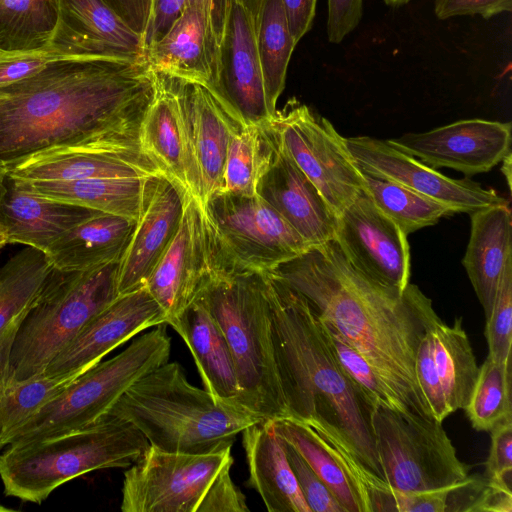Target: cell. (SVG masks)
<instances>
[{"instance_id":"6da1fadb","label":"cell","mask_w":512,"mask_h":512,"mask_svg":"<svg viewBox=\"0 0 512 512\" xmlns=\"http://www.w3.org/2000/svg\"><path fill=\"white\" fill-rule=\"evenodd\" d=\"M157 92L145 57L63 58L0 87V161L77 145L163 174L142 151L140 129Z\"/></svg>"},{"instance_id":"7a4b0ae2","label":"cell","mask_w":512,"mask_h":512,"mask_svg":"<svg viewBox=\"0 0 512 512\" xmlns=\"http://www.w3.org/2000/svg\"><path fill=\"white\" fill-rule=\"evenodd\" d=\"M267 272L300 293L317 317L373 367L409 410L432 418L417 386L415 356L437 313L418 286L409 283L399 291L364 276L334 240Z\"/></svg>"},{"instance_id":"3957f363","label":"cell","mask_w":512,"mask_h":512,"mask_svg":"<svg viewBox=\"0 0 512 512\" xmlns=\"http://www.w3.org/2000/svg\"><path fill=\"white\" fill-rule=\"evenodd\" d=\"M262 275L289 417L321 419L336 427L363 463L380 476L370 421L372 404L341 366L324 324L308 301L270 272Z\"/></svg>"},{"instance_id":"277c9868","label":"cell","mask_w":512,"mask_h":512,"mask_svg":"<svg viewBox=\"0 0 512 512\" xmlns=\"http://www.w3.org/2000/svg\"><path fill=\"white\" fill-rule=\"evenodd\" d=\"M109 413L133 424L150 446L186 454L231 449L238 434L263 420L193 386L181 365L169 361L132 384Z\"/></svg>"},{"instance_id":"5b68a950","label":"cell","mask_w":512,"mask_h":512,"mask_svg":"<svg viewBox=\"0 0 512 512\" xmlns=\"http://www.w3.org/2000/svg\"><path fill=\"white\" fill-rule=\"evenodd\" d=\"M148 447V440L133 424L108 412L80 429L8 446L0 455L4 493L41 503L76 477L131 466Z\"/></svg>"},{"instance_id":"8992f818","label":"cell","mask_w":512,"mask_h":512,"mask_svg":"<svg viewBox=\"0 0 512 512\" xmlns=\"http://www.w3.org/2000/svg\"><path fill=\"white\" fill-rule=\"evenodd\" d=\"M197 296L229 346L240 405L265 421L289 417L277 371L262 273L212 275Z\"/></svg>"},{"instance_id":"52a82bcc","label":"cell","mask_w":512,"mask_h":512,"mask_svg":"<svg viewBox=\"0 0 512 512\" xmlns=\"http://www.w3.org/2000/svg\"><path fill=\"white\" fill-rule=\"evenodd\" d=\"M119 262L85 271L52 267L16 333L6 385L43 374L82 328L119 296Z\"/></svg>"},{"instance_id":"ba28073f","label":"cell","mask_w":512,"mask_h":512,"mask_svg":"<svg viewBox=\"0 0 512 512\" xmlns=\"http://www.w3.org/2000/svg\"><path fill=\"white\" fill-rule=\"evenodd\" d=\"M201 212L210 276L271 271L312 248L258 194L219 190Z\"/></svg>"},{"instance_id":"9c48e42d","label":"cell","mask_w":512,"mask_h":512,"mask_svg":"<svg viewBox=\"0 0 512 512\" xmlns=\"http://www.w3.org/2000/svg\"><path fill=\"white\" fill-rule=\"evenodd\" d=\"M166 325L155 326L113 358L73 379L15 433L10 445L77 430L107 414L132 384L168 362L171 337Z\"/></svg>"},{"instance_id":"30bf717a","label":"cell","mask_w":512,"mask_h":512,"mask_svg":"<svg viewBox=\"0 0 512 512\" xmlns=\"http://www.w3.org/2000/svg\"><path fill=\"white\" fill-rule=\"evenodd\" d=\"M370 421L380 477L393 489H445L469 476L441 422L381 404L373 407Z\"/></svg>"},{"instance_id":"8fae6325","label":"cell","mask_w":512,"mask_h":512,"mask_svg":"<svg viewBox=\"0 0 512 512\" xmlns=\"http://www.w3.org/2000/svg\"><path fill=\"white\" fill-rule=\"evenodd\" d=\"M268 123L282 149L338 216L363 190L362 172L345 138L329 120L296 99L276 110Z\"/></svg>"},{"instance_id":"7c38bea8","label":"cell","mask_w":512,"mask_h":512,"mask_svg":"<svg viewBox=\"0 0 512 512\" xmlns=\"http://www.w3.org/2000/svg\"><path fill=\"white\" fill-rule=\"evenodd\" d=\"M232 464L231 449L186 454L149 445L124 473L120 508L123 512H198L213 481Z\"/></svg>"},{"instance_id":"4fadbf2b","label":"cell","mask_w":512,"mask_h":512,"mask_svg":"<svg viewBox=\"0 0 512 512\" xmlns=\"http://www.w3.org/2000/svg\"><path fill=\"white\" fill-rule=\"evenodd\" d=\"M173 80L184 137L190 196L203 206L223 189V170L231 138L246 123L207 86Z\"/></svg>"},{"instance_id":"5bb4252c","label":"cell","mask_w":512,"mask_h":512,"mask_svg":"<svg viewBox=\"0 0 512 512\" xmlns=\"http://www.w3.org/2000/svg\"><path fill=\"white\" fill-rule=\"evenodd\" d=\"M478 371L462 318H455L449 326L436 315L427 325L415 356L417 386L433 419L442 423L453 412L466 408Z\"/></svg>"},{"instance_id":"9a60e30c","label":"cell","mask_w":512,"mask_h":512,"mask_svg":"<svg viewBox=\"0 0 512 512\" xmlns=\"http://www.w3.org/2000/svg\"><path fill=\"white\" fill-rule=\"evenodd\" d=\"M230 1L187 0L168 32L145 51L152 70L213 91Z\"/></svg>"},{"instance_id":"2e32d148","label":"cell","mask_w":512,"mask_h":512,"mask_svg":"<svg viewBox=\"0 0 512 512\" xmlns=\"http://www.w3.org/2000/svg\"><path fill=\"white\" fill-rule=\"evenodd\" d=\"M334 241L364 276L399 291L410 280V247L400 228L362 190L337 216Z\"/></svg>"},{"instance_id":"e0dca14e","label":"cell","mask_w":512,"mask_h":512,"mask_svg":"<svg viewBox=\"0 0 512 512\" xmlns=\"http://www.w3.org/2000/svg\"><path fill=\"white\" fill-rule=\"evenodd\" d=\"M346 146L361 171L401 184L439 201L455 213H472L508 201L492 189L468 179L449 178L434 168L370 136L345 138Z\"/></svg>"},{"instance_id":"ac0fdd59","label":"cell","mask_w":512,"mask_h":512,"mask_svg":"<svg viewBox=\"0 0 512 512\" xmlns=\"http://www.w3.org/2000/svg\"><path fill=\"white\" fill-rule=\"evenodd\" d=\"M387 142L434 169L451 168L471 176L490 171L511 151V123L460 120Z\"/></svg>"},{"instance_id":"d6986e66","label":"cell","mask_w":512,"mask_h":512,"mask_svg":"<svg viewBox=\"0 0 512 512\" xmlns=\"http://www.w3.org/2000/svg\"><path fill=\"white\" fill-rule=\"evenodd\" d=\"M159 324H167V316L145 286L119 295L52 359L44 374L76 378L136 334Z\"/></svg>"},{"instance_id":"ffe728a7","label":"cell","mask_w":512,"mask_h":512,"mask_svg":"<svg viewBox=\"0 0 512 512\" xmlns=\"http://www.w3.org/2000/svg\"><path fill=\"white\" fill-rule=\"evenodd\" d=\"M188 197L164 174L147 178L142 211L119 262V295L145 286L178 231Z\"/></svg>"},{"instance_id":"44dd1931","label":"cell","mask_w":512,"mask_h":512,"mask_svg":"<svg viewBox=\"0 0 512 512\" xmlns=\"http://www.w3.org/2000/svg\"><path fill=\"white\" fill-rule=\"evenodd\" d=\"M213 92L246 124L262 123L273 116L257 52L255 18L242 0L230 1Z\"/></svg>"},{"instance_id":"7402d4cb","label":"cell","mask_w":512,"mask_h":512,"mask_svg":"<svg viewBox=\"0 0 512 512\" xmlns=\"http://www.w3.org/2000/svg\"><path fill=\"white\" fill-rule=\"evenodd\" d=\"M210 275L201 207L190 196L178 231L145 287L164 310L168 324L195 300Z\"/></svg>"},{"instance_id":"603a6c76","label":"cell","mask_w":512,"mask_h":512,"mask_svg":"<svg viewBox=\"0 0 512 512\" xmlns=\"http://www.w3.org/2000/svg\"><path fill=\"white\" fill-rule=\"evenodd\" d=\"M50 46L74 58H143L141 34L105 0H59Z\"/></svg>"},{"instance_id":"cb8c5ba5","label":"cell","mask_w":512,"mask_h":512,"mask_svg":"<svg viewBox=\"0 0 512 512\" xmlns=\"http://www.w3.org/2000/svg\"><path fill=\"white\" fill-rule=\"evenodd\" d=\"M277 145L273 162L258 183L257 194L311 247L334 240L337 214L278 141Z\"/></svg>"},{"instance_id":"d4e9b609","label":"cell","mask_w":512,"mask_h":512,"mask_svg":"<svg viewBox=\"0 0 512 512\" xmlns=\"http://www.w3.org/2000/svg\"><path fill=\"white\" fill-rule=\"evenodd\" d=\"M98 211L34 193L6 174L0 193V228L8 243L43 252L66 231Z\"/></svg>"},{"instance_id":"484cf974","label":"cell","mask_w":512,"mask_h":512,"mask_svg":"<svg viewBox=\"0 0 512 512\" xmlns=\"http://www.w3.org/2000/svg\"><path fill=\"white\" fill-rule=\"evenodd\" d=\"M249 477L269 512H311L297 484L272 420H262L242 432Z\"/></svg>"},{"instance_id":"4316f807","label":"cell","mask_w":512,"mask_h":512,"mask_svg":"<svg viewBox=\"0 0 512 512\" xmlns=\"http://www.w3.org/2000/svg\"><path fill=\"white\" fill-rule=\"evenodd\" d=\"M168 325L190 349L205 389L219 402L240 405L238 381L229 346L202 299L197 296Z\"/></svg>"},{"instance_id":"83f0119b","label":"cell","mask_w":512,"mask_h":512,"mask_svg":"<svg viewBox=\"0 0 512 512\" xmlns=\"http://www.w3.org/2000/svg\"><path fill=\"white\" fill-rule=\"evenodd\" d=\"M471 229L462 264L487 318L506 263L512 258L509 203L470 213Z\"/></svg>"},{"instance_id":"f1b7e54d","label":"cell","mask_w":512,"mask_h":512,"mask_svg":"<svg viewBox=\"0 0 512 512\" xmlns=\"http://www.w3.org/2000/svg\"><path fill=\"white\" fill-rule=\"evenodd\" d=\"M6 168L8 175L23 181H77L156 175L130 159L77 145L45 149L9 163Z\"/></svg>"},{"instance_id":"f546056e","label":"cell","mask_w":512,"mask_h":512,"mask_svg":"<svg viewBox=\"0 0 512 512\" xmlns=\"http://www.w3.org/2000/svg\"><path fill=\"white\" fill-rule=\"evenodd\" d=\"M136 222L97 212L61 235L45 254L53 267L67 271H85L119 261Z\"/></svg>"},{"instance_id":"4dcf8cb0","label":"cell","mask_w":512,"mask_h":512,"mask_svg":"<svg viewBox=\"0 0 512 512\" xmlns=\"http://www.w3.org/2000/svg\"><path fill=\"white\" fill-rule=\"evenodd\" d=\"M45 252L26 246L0 268V390L18 328L52 269Z\"/></svg>"},{"instance_id":"1f68e13d","label":"cell","mask_w":512,"mask_h":512,"mask_svg":"<svg viewBox=\"0 0 512 512\" xmlns=\"http://www.w3.org/2000/svg\"><path fill=\"white\" fill-rule=\"evenodd\" d=\"M143 153L188 194L184 137L173 80L157 73V92L140 129ZM190 195V194H189Z\"/></svg>"},{"instance_id":"d6a6232c","label":"cell","mask_w":512,"mask_h":512,"mask_svg":"<svg viewBox=\"0 0 512 512\" xmlns=\"http://www.w3.org/2000/svg\"><path fill=\"white\" fill-rule=\"evenodd\" d=\"M148 177L20 181L30 191L46 198L137 221L142 211Z\"/></svg>"},{"instance_id":"836d02e7","label":"cell","mask_w":512,"mask_h":512,"mask_svg":"<svg viewBox=\"0 0 512 512\" xmlns=\"http://www.w3.org/2000/svg\"><path fill=\"white\" fill-rule=\"evenodd\" d=\"M255 36L268 107L276 112L296 46L281 0H262L255 18Z\"/></svg>"},{"instance_id":"e575fe53","label":"cell","mask_w":512,"mask_h":512,"mask_svg":"<svg viewBox=\"0 0 512 512\" xmlns=\"http://www.w3.org/2000/svg\"><path fill=\"white\" fill-rule=\"evenodd\" d=\"M277 147L268 120L246 124L230 140L222 190L244 196L256 195L258 183L271 166Z\"/></svg>"},{"instance_id":"d590c367","label":"cell","mask_w":512,"mask_h":512,"mask_svg":"<svg viewBox=\"0 0 512 512\" xmlns=\"http://www.w3.org/2000/svg\"><path fill=\"white\" fill-rule=\"evenodd\" d=\"M272 424L276 434L304 458L345 512H363L361 501L350 480L311 426L292 417L272 420Z\"/></svg>"},{"instance_id":"8d00e7d4","label":"cell","mask_w":512,"mask_h":512,"mask_svg":"<svg viewBox=\"0 0 512 512\" xmlns=\"http://www.w3.org/2000/svg\"><path fill=\"white\" fill-rule=\"evenodd\" d=\"M361 172L363 191L407 236L455 213L449 206L401 184Z\"/></svg>"},{"instance_id":"74e56055","label":"cell","mask_w":512,"mask_h":512,"mask_svg":"<svg viewBox=\"0 0 512 512\" xmlns=\"http://www.w3.org/2000/svg\"><path fill=\"white\" fill-rule=\"evenodd\" d=\"M59 0H0V51H33L50 46Z\"/></svg>"},{"instance_id":"f35d334b","label":"cell","mask_w":512,"mask_h":512,"mask_svg":"<svg viewBox=\"0 0 512 512\" xmlns=\"http://www.w3.org/2000/svg\"><path fill=\"white\" fill-rule=\"evenodd\" d=\"M74 377L46 374L12 382L0 390V450L9 446L15 433L47 403L63 391Z\"/></svg>"},{"instance_id":"ab89813d","label":"cell","mask_w":512,"mask_h":512,"mask_svg":"<svg viewBox=\"0 0 512 512\" xmlns=\"http://www.w3.org/2000/svg\"><path fill=\"white\" fill-rule=\"evenodd\" d=\"M511 378L512 360L498 363L487 356L479 367L464 409L475 430L490 432L497 425L512 420Z\"/></svg>"},{"instance_id":"60d3db41","label":"cell","mask_w":512,"mask_h":512,"mask_svg":"<svg viewBox=\"0 0 512 512\" xmlns=\"http://www.w3.org/2000/svg\"><path fill=\"white\" fill-rule=\"evenodd\" d=\"M324 326L341 366L366 395L373 407L376 404H381L397 411H411L353 347L326 324Z\"/></svg>"},{"instance_id":"b9f144b4","label":"cell","mask_w":512,"mask_h":512,"mask_svg":"<svg viewBox=\"0 0 512 512\" xmlns=\"http://www.w3.org/2000/svg\"><path fill=\"white\" fill-rule=\"evenodd\" d=\"M485 337L488 357L498 363L512 360V258L506 263L486 318Z\"/></svg>"},{"instance_id":"7bdbcfd3","label":"cell","mask_w":512,"mask_h":512,"mask_svg":"<svg viewBox=\"0 0 512 512\" xmlns=\"http://www.w3.org/2000/svg\"><path fill=\"white\" fill-rule=\"evenodd\" d=\"M281 441L299 489L311 512H345L304 458L289 443L282 439Z\"/></svg>"},{"instance_id":"ee69618b","label":"cell","mask_w":512,"mask_h":512,"mask_svg":"<svg viewBox=\"0 0 512 512\" xmlns=\"http://www.w3.org/2000/svg\"><path fill=\"white\" fill-rule=\"evenodd\" d=\"M63 58L74 57L65 56L52 46L33 51H0V87L27 78L48 63Z\"/></svg>"},{"instance_id":"f6af8a7d","label":"cell","mask_w":512,"mask_h":512,"mask_svg":"<svg viewBox=\"0 0 512 512\" xmlns=\"http://www.w3.org/2000/svg\"><path fill=\"white\" fill-rule=\"evenodd\" d=\"M231 466L224 468L211 484L198 512H248L245 495L234 484Z\"/></svg>"},{"instance_id":"bcb514c9","label":"cell","mask_w":512,"mask_h":512,"mask_svg":"<svg viewBox=\"0 0 512 512\" xmlns=\"http://www.w3.org/2000/svg\"><path fill=\"white\" fill-rule=\"evenodd\" d=\"M187 0H150L149 12L142 32L143 53L159 41L182 13Z\"/></svg>"},{"instance_id":"7dc6e473","label":"cell","mask_w":512,"mask_h":512,"mask_svg":"<svg viewBox=\"0 0 512 512\" xmlns=\"http://www.w3.org/2000/svg\"><path fill=\"white\" fill-rule=\"evenodd\" d=\"M327 36L331 43H340L360 23L363 0H327Z\"/></svg>"},{"instance_id":"c3c4849f","label":"cell","mask_w":512,"mask_h":512,"mask_svg":"<svg viewBox=\"0 0 512 512\" xmlns=\"http://www.w3.org/2000/svg\"><path fill=\"white\" fill-rule=\"evenodd\" d=\"M512 10V0H435L434 11L438 19L454 16L480 15L490 19Z\"/></svg>"},{"instance_id":"681fc988","label":"cell","mask_w":512,"mask_h":512,"mask_svg":"<svg viewBox=\"0 0 512 512\" xmlns=\"http://www.w3.org/2000/svg\"><path fill=\"white\" fill-rule=\"evenodd\" d=\"M491 446L484 475L495 478L512 471V420H507L491 431Z\"/></svg>"},{"instance_id":"f907efd6","label":"cell","mask_w":512,"mask_h":512,"mask_svg":"<svg viewBox=\"0 0 512 512\" xmlns=\"http://www.w3.org/2000/svg\"><path fill=\"white\" fill-rule=\"evenodd\" d=\"M292 37L296 43L311 29L317 0H281Z\"/></svg>"},{"instance_id":"816d5d0a","label":"cell","mask_w":512,"mask_h":512,"mask_svg":"<svg viewBox=\"0 0 512 512\" xmlns=\"http://www.w3.org/2000/svg\"><path fill=\"white\" fill-rule=\"evenodd\" d=\"M135 31L142 35L150 0H105Z\"/></svg>"},{"instance_id":"f5cc1de1","label":"cell","mask_w":512,"mask_h":512,"mask_svg":"<svg viewBox=\"0 0 512 512\" xmlns=\"http://www.w3.org/2000/svg\"><path fill=\"white\" fill-rule=\"evenodd\" d=\"M503 164H502V167H501V171L506 179V182H507V186L509 188V190H511V180H512V169H511V165H512V153L511 151H509L505 156L504 158L502 159L501 161Z\"/></svg>"},{"instance_id":"db71d44e","label":"cell","mask_w":512,"mask_h":512,"mask_svg":"<svg viewBox=\"0 0 512 512\" xmlns=\"http://www.w3.org/2000/svg\"><path fill=\"white\" fill-rule=\"evenodd\" d=\"M261 1L262 0H242L249 11L253 14L254 18L257 16Z\"/></svg>"},{"instance_id":"11a10c76","label":"cell","mask_w":512,"mask_h":512,"mask_svg":"<svg viewBox=\"0 0 512 512\" xmlns=\"http://www.w3.org/2000/svg\"><path fill=\"white\" fill-rule=\"evenodd\" d=\"M411 0H384V2L392 7H398L407 4Z\"/></svg>"},{"instance_id":"9f6ffc18","label":"cell","mask_w":512,"mask_h":512,"mask_svg":"<svg viewBox=\"0 0 512 512\" xmlns=\"http://www.w3.org/2000/svg\"><path fill=\"white\" fill-rule=\"evenodd\" d=\"M6 174H7L6 165L2 161H0V193H1L3 181H4Z\"/></svg>"},{"instance_id":"6f0895ef","label":"cell","mask_w":512,"mask_h":512,"mask_svg":"<svg viewBox=\"0 0 512 512\" xmlns=\"http://www.w3.org/2000/svg\"><path fill=\"white\" fill-rule=\"evenodd\" d=\"M6 244H8L7 237L3 230L0 228V248H2Z\"/></svg>"},{"instance_id":"680465c9","label":"cell","mask_w":512,"mask_h":512,"mask_svg":"<svg viewBox=\"0 0 512 512\" xmlns=\"http://www.w3.org/2000/svg\"><path fill=\"white\" fill-rule=\"evenodd\" d=\"M7 511H13V510L10 509V508H7V507H4V506L0 505V512H7Z\"/></svg>"}]
</instances>
